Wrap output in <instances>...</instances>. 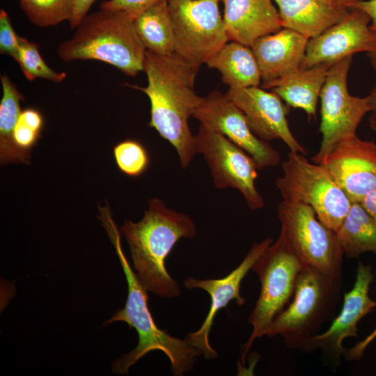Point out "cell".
<instances>
[{
	"instance_id": "cell-13",
	"label": "cell",
	"mask_w": 376,
	"mask_h": 376,
	"mask_svg": "<svg viewBox=\"0 0 376 376\" xmlns=\"http://www.w3.org/2000/svg\"><path fill=\"white\" fill-rule=\"evenodd\" d=\"M192 117L246 151L253 158L259 170L279 164V151L251 131L244 113L226 93L214 91L201 97Z\"/></svg>"
},
{
	"instance_id": "cell-23",
	"label": "cell",
	"mask_w": 376,
	"mask_h": 376,
	"mask_svg": "<svg viewBox=\"0 0 376 376\" xmlns=\"http://www.w3.org/2000/svg\"><path fill=\"white\" fill-rule=\"evenodd\" d=\"M134 25L147 50L164 56L175 54V31L168 1H160L139 15Z\"/></svg>"
},
{
	"instance_id": "cell-22",
	"label": "cell",
	"mask_w": 376,
	"mask_h": 376,
	"mask_svg": "<svg viewBox=\"0 0 376 376\" xmlns=\"http://www.w3.org/2000/svg\"><path fill=\"white\" fill-rule=\"evenodd\" d=\"M209 68L219 72L223 83L230 88L259 86L261 75L249 46L230 40L206 61Z\"/></svg>"
},
{
	"instance_id": "cell-1",
	"label": "cell",
	"mask_w": 376,
	"mask_h": 376,
	"mask_svg": "<svg viewBox=\"0 0 376 376\" xmlns=\"http://www.w3.org/2000/svg\"><path fill=\"white\" fill-rule=\"evenodd\" d=\"M143 71L147 85L131 86L148 96L150 102L148 125L174 147L181 167L186 169L196 154L189 119L201 100L194 88L198 70L175 54L164 56L147 50Z\"/></svg>"
},
{
	"instance_id": "cell-24",
	"label": "cell",
	"mask_w": 376,
	"mask_h": 376,
	"mask_svg": "<svg viewBox=\"0 0 376 376\" xmlns=\"http://www.w3.org/2000/svg\"><path fill=\"white\" fill-rule=\"evenodd\" d=\"M336 233L347 258H357L368 251L376 253V219L360 203H352Z\"/></svg>"
},
{
	"instance_id": "cell-2",
	"label": "cell",
	"mask_w": 376,
	"mask_h": 376,
	"mask_svg": "<svg viewBox=\"0 0 376 376\" xmlns=\"http://www.w3.org/2000/svg\"><path fill=\"white\" fill-rule=\"evenodd\" d=\"M99 219L111 241L127 283V297L123 308L117 311L105 324L113 322H125L134 328L138 334V343L134 349L119 357L112 365L116 374H127L130 368L141 358L152 351H161L169 359L174 375L182 376L190 373L202 352L191 345L185 338L173 336L159 328L150 311L147 290L125 257L120 243L119 230L112 218L109 207L100 210Z\"/></svg>"
},
{
	"instance_id": "cell-25",
	"label": "cell",
	"mask_w": 376,
	"mask_h": 376,
	"mask_svg": "<svg viewBox=\"0 0 376 376\" xmlns=\"http://www.w3.org/2000/svg\"><path fill=\"white\" fill-rule=\"evenodd\" d=\"M3 95L0 102V160L29 163L30 156L21 152L15 145L13 130L22 112L20 101L24 97L6 75H1Z\"/></svg>"
},
{
	"instance_id": "cell-30",
	"label": "cell",
	"mask_w": 376,
	"mask_h": 376,
	"mask_svg": "<svg viewBox=\"0 0 376 376\" xmlns=\"http://www.w3.org/2000/svg\"><path fill=\"white\" fill-rule=\"evenodd\" d=\"M39 131L18 118L13 130V141L15 146L23 153L30 156L31 149L40 137Z\"/></svg>"
},
{
	"instance_id": "cell-10",
	"label": "cell",
	"mask_w": 376,
	"mask_h": 376,
	"mask_svg": "<svg viewBox=\"0 0 376 376\" xmlns=\"http://www.w3.org/2000/svg\"><path fill=\"white\" fill-rule=\"evenodd\" d=\"M352 56H347L329 68L322 88L320 99L322 141L313 157L322 164L340 141L356 135L357 129L370 107L366 97L353 96L348 92L347 79Z\"/></svg>"
},
{
	"instance_id": "cell-11",
	"label": "cell",
	"mask_w": 376,
	"mask_h": 376,
	"mask_svg": "<svg viewBox=\"0 0 376 376\" xmlns=\"http://www.w3.org/2000/svg\"><path fill=\"white\" fill-rule=\"evenodd\" d=\"M194 139L196 153L203 156L217 189L238 190L252 210L264 207L263 198L255 185L259 169L251 155L225 136L201 124Z\"/></svg>"
},
{
	"instance_id": "cell-14",
	"label": "cell",
	"mask_w": 376,
	"mask_h": 376,
	"mask_svg": "<svg viewBox=\"0 0 376 376\" xmlns=\"http://www.w3.org/2000/svg\"><path fill=\"white\" fill-rule=\"evenodd\" d=\"M272 243L271 237L254 243L240 264L223 278L199 279L190 277L184 281L187 289L203 290L211 299L210 310L201 327L185 337L191 345L202 352L205 359H212L218 356L210 343V333L217 313L233 300H235L239 306L244 304L245 299L240 294L241 283L256 261Z\"/></svg>"
},
{
	"instance_id": "cell-29",
	"label": "cell",
	"mask_w": 376,
	"mask_h": 376,
	"mask_svg": "<svg viewBox=\"0 0 376 376\" xmlns=\"http://www.w3.org/2000/svg\"><path fill=\"white\" fill-rule=\"evenodd\" d=\"M20 36L15 33L8 13L0 10V52L16 58L19 48Z\"/></svg>"
},
{
	"instance_id": "cell-20",
	"label": "cell",
	"mask_w": 376,
	"mask_h": 376,
	"mask_svg": "<svg viewBox=\"0 0 376 376\" xmlns=\"http://www.w3.org/2000/svg\"><path fill=\"white\" fill-rule=\"evenodd\" d=\"M357 0H274L283 28L308 39L322 33L343 20Z\"/></svg>"
},
{
	"instance_id": "cell-26",
	"label": "cell",
	"mask_w": 376,
	"mask_h": 376,
	"mask_svg": "<svg viewBox=\"0 0 376 376\" xmlns=\"http://www.w3.org/2000/svg\"><path fill=\"white\" fill-rule=\"evenodd\" d=\"M19 6L29 19L36 26H56L71 19L73 0H19Z\"/></svg>"
},
{
	"instance_id": "cell-19",
	"label": "cell",
	"mask_w": 376,
	"mask_h": 376,
	"mask_svg": "<svg viewBox=\"0 0 376 376\" xmlns=\"http://www.w3.org/2000/svg\"><path fill=\"white\" fill-rule=\"evenodd\" d=\"M230 40L251 46L257 39L283 29L279 10L272 0H220Z\"/></svg>"
},
{
	"instance_id": "cell-36",
	"label": "cell",
	"mask_w": 376,
	"mask_h": 376,
	"mask_svg": "<svg viewBox=\"0 0 376 376\" xmlns=\"http://www.w3.org/2000/svg\"><path fill=\"white\" fill-rule=\"evenodd\" d=\"M360 203L376 219V189L369 193Z\"/></svg>"
},
{
	"instance_id": "cell-4",
	"label": "cell",
	"mask_w": 376,
	"mask_h": 376,
	"mask_svg": "<svg viewBox=\"0 0 376 376\" xmlns=\"http://www.w3.org/2000/svg\"><path fill=\"white\" fill-rule=\"evenodd\" d=\"M134 17L118 10L100 9L86 14L70 39L60 43L58 56L64 61L97 60L127 76L143 71L147 49L138 36Z\"/></svg>"
},
{
	"instance_id": "cell-16",
	"label": "cell",
	"mask_w": 376,
	"mask_h": 376,
	"mask_svg": "<svg viewBox=\"0 0 376 376\" xmlns=\"http://www.w3.org/2000/svg\"><path fill=\"white\" fill-rule=\"evenodd\" d=\"M352 203L376 189V143L357 134L338 143L322 164Z\"/></svg>"
},
{
	"instance_id": "cell-8",
	"label": "cell",
	"mask_w": 376,
	"mask_h": 376,
	"mask_svg": "<svg viewBox=\"0 0 376 376\" xmlns=\"http://www.w3.org/2000/svg\"><path fill=\"white\" fill-rule=\"evenodd\" d=\"M277 212L280 233L301 262L342 283L344 253L336 233L303 203L283 200Z\"/></svg>"
},
{
	"instance_id": "cell-35",
	"label": "cell",
	"mask_w": 376,
	"mask_h": 376,
	"mask_svg": "<svg viewBox=\"0 0 376 376\" xmlns=\"http://www.w3.org/2000/svg\"><path fill=\"white\" fill-rule=\"evenodd\" d=\"M354 8H358L366 12L370 17V28L376 36V0H357Z\"/></svg>"
},
{
	"instance_id": "cell-31",
	"label": "cell",
	"mask_w": 376,
	"mask_h": 376,
	"mask_svg": "<svg viewBox=\"0 0 376 376\" xmlns=\"http://www.w3.org/2000/svg\"><path fill=\"white\" fill-rule=\"evenodd\" d=\"M168 0H107L100 5V9L125 12L134 18L153 5Z\"/></svg>"
},
{
	"instance_id": "cell-37",
	"label": "cell",
	"mask_w": 376,
	"mask_h": 376,
	"mask_svg": "<svg viewBox=\"0 0 376 376\" xmlns=\"http://www.w3.org/2000/svg\"><path fill=\"white\" fill-rule=\"evenodd\" d=\"M370 107L371 113L369 120L370 126L376 130V86L373 88L370 93L367 96Z\"/></svg>"
},
{
	"instance_id": "cell-7",
	"label": "cell",
	"mask_w": 376,
	"mask_h": 376,
	"mask_svg": "<svg viewBox=\"0 0 376 376\" xmlns=\"http://www.w3.org/2000/svg\"><path fill=\"white\" fill-rule=\"evenodd\" d=\"M283 174L276 185L283 200L311 206L318 219L336 232L352 202L329 171L308 162L304 155L290 151L282 162Z\"/></svg>"
},
{
	"instance_id": "cell-9",
	"label": "cell",
	"mask_w": 376,
	"mask_h": 376,
	"mask_svg": "<svg viewBox=\"0 0 376 376\" xmlns=\"http://www.w3.org/2000/svg\"><path fill=\"white\" fill-rule=\"evenodd\" d=\"M220 0H168L175 37V54L199 70L230 41L219 9Z\"/></svg>"
},
{
	"instance_id": "cell-27",
	"label": "cell",
	"mask_w": 376,
	"mask_h": 376,
	"mask_svg": "<svg viewBox=\"0 0 376 376\" xmlns=\"http://www.w3.org/2000/svg\"><path fill=\"white\" fill-rule=\"evenodd\" d=\"M15 60L29 81L41 78L60 83L67 76L65 72H56L49 68L40 55L38 47L23 37H20L19 48Z\"/></svg>"
},
{
	"instance_id": "cell-17",
	"label": "cell",
	"mask_w": 376,
	"mask_h": 376,
	"mask_svg": "<svg viewBox=\"0 0 376 376\" xmlns=\"http://www.w3.org/2000/svg\"><path fill=\"white\" fill-rule=\"evenodd\" d=\"M226 94L244 113L250 129L258 138L267 142L281 139L290 151L307 154L290 130L288 107L275 93L253 86L229 88Z\"/></svg>"
},
{
	"instance_id": "cell-21",
	"label": "cell",
	"mask_w": 376,
	"mask_h": 376,
	"mask_svg": "<svg viewBox=\"0 0 376 376\" xmlns=\"http://www.w3.org/2000/svg\"><path fill=\"white\" fill-rule=\"evenodd\" d=\"M331 65L322 63L299 68L273 81L266 89L271 88L287 105L303 109L311 118L315 116L320 92Z\"/></svg>"
},
{
	"instance_id": "cell-18",
	"label": "cell",
	"mask_w": 376,
	"mask_h": 376,
	"mask_svg": "<svg viewBox=\"0 0 376 376\" xmlns=\"http://www.w3.org/2000/svg\"><path fill=\"white\" fill-rule=\"evenodd\" d=\"M308 40L295 31L283 28L259 38L250 46L259 66L263 88L300 68Z\"/></svg>"
},
{
	"instance_id": "cell-38",
	"label": "cell",
	"mask_w": 376,
	"mask_h": 376,
	"mask_svg": "<svg viewBox=\"0 0 376 376\" xmlns=\"http://www.w3.org/2000/svg\"><path fill=\"white\" fill-rule=\"evenodd\" d=\"M371 65L376 71V52L368 54Z\"/></svg>"
},
{
	"instance_id": "cell-6",
	"label": "cell",
	"mask_w": 376,
	"mask_h": 376,
	"mask_svg": "<svg viewBox=\"0 0 376 376\" xmlns=\"http://www.w3.org/2000/svg\"><path fill=\"white\" fill-rule=\"evenodd\" d=\"M304 265L281 233L253 264L251 269L258 276L260 292L248 319L252 331L242 348L243 363L254 341L266 336L272 320L292 298Z\"/></svg>"
},
{
	"instance_id": "cell-32",
	"label": "cell",
	"mask_w": 376,
	"mask_h": 376,
	"mask_svg": "<svg viewBox=\"0 0 376 376\" xmlns=\"http://www.w3.org/2000/svg\"><path fill=\"white\" fill-rule=\"evenodd\" d=\"M376 255V253H375ZM376 338L375 329L364 339L358 342L350 349H345L343 357L348 361H354L361 359L367 347Z\"/></svg>"
},
{
	"instance_id": "cell-33",
	"label": "cell",
	"mask_w": 376,
	"mask_h": 376,
	"mask_svg": "<svg viewBox=\"0 0 376 376\" xmlns=\"http://www.w3.org/2000/svg\"><path fill=\"white\" fill-rule=\"evenodd\" d=\"M96 0H73V13L70 20L71 29H75L83 17L88 14L91 6Z\"/></svg>"
},
{
	"instance_id": "cell-39",
	"label": "cell",
	"mask_w": 376,
	"mask_h": 376,
	"mask_svg": "<svg viewBox=\"0 0 376 376\" xmlns=\"http://www.w3.org/2000/svg\"></svg>"
},
{
	"instance_id": "cell-5",
	"label": "cell",
	"mask_w": 376,
	"mask_h": 376,
	"mask_svg": "<svg viewBox=\"0 0 376 376\" xmlns=\"http://www.w3.org/2000/svg\"><path fill=\"white\" fill-rule=\"evenodd\" d=\"M341 285L315 268L304 265L292 301L274 318L266 336H281L288 348L301 350L325 323L334 318Z\"/></svg>"
},
{
	"instance_id": "cell-34",
	"label": "cell",
	"mask_w": 376,
	"mask_h": 376,
	"mask_svg": "<svg viewBox=\"0 0 376 376\" xmlns=\"http://www.w3.org/2000/svg\"><path fill=\"white\" fill-rule=\"evenodd\" d=\"M19 118L31 127L42 131L43 127V118L36 109L29 108L22 111Z\"/></svg>"
},
{
	"instance_id": "cell-28",
	"label": "cell",
	"mask_w": 376,
	"mask_h": 376,
	"mask_svg": "<svg viewBox=\"0 0 376 376\" xmlns=\"http://www.w3.org/2000/svg\"><path fill=\"white\" fill-rule=\"evenodd\" d=\"M113 152L118 168L128 176L138 177L149 166V154L138 141H123L113 147Z\"/></svg>"
},
{
	"instance_id": "cell-12",
	"label": "cell",
	"mask_w": 376,
	"mask_h": 376,
	"mask_svg": "<svg viewBox=\"0 0 376 376\" xmlns=\"http://www.w3.org/2000/svg\"><path fill=\"white\" fill-rule=\"evenodd\" d=\"M373 277L372 267L359 262L354 285L344 295L340 312L329 328L311 338L301 351L319 350L324 365L333 371L339 367L345 350L343 341L346 338L357 337L359 321L376 308V301L369 296Z\"/></svg>"
},
{
	"instance_id": "cell-15",
	"label": "cell",
	"mask_w": 376,
	"mask_h": 376,
	"mask_svg": "<svg viewBox=\"0 0 376 376\" xmlns=\"http://www.w3.org/2000/svg\"><path fill=\"white\" fill-rule=\"evenodd\" d=\"M370 24L369 15L354 8L343 20L308 40L300 68L322 63L334 65L357 53L376 52V36Z\"/></svg>"
},
{
	"instance_id": "cell-3",
	"label": "cell",
	"mask_w": 376,
	"mask_h": 376,
	"mask_svg": "<svg viewBox=\"0 0 376 376\" xmlns=\"http://www.w3.org/2000/svg\"><path fill=\"white\" fill-rule=\"evenodd\" d=\"M120 232L127 240L135 274L143 287L163 298L179 297V283L168 272L166 260L180 239L196 235L192 218L154 198L148 201L142 219L136 223L125 221Z\"/></svg>"
}]
</instances>
